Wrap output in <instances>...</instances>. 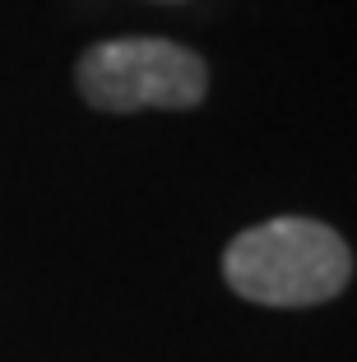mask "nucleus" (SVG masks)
<instances>
[{"label": "nucleus", "instance_id": "f03ea898", "mask_svg": "<svg viewBox=\"0 0 357 362\" xmlns=\"http://www.w3.org/2000/svg\"><path fill=\"white\" fill-rule=\"evenodd\" d=\"M79 93L98 112H186L204 98L209 70L190 47L163 37H116L79 56Z\"/></svg>", "mask_w": 357, "mask_h": 362}, {"label": "nucleus", "instance_id": "f257e3e1", "mask_svg": "<svg viewBox=\"0 0 357 362\" xmlns=\"http://www.w3.org/2000/svg\"><path fill=\"white\" fill-rule=\"evenodd\" d=\"M232 293L264 307H315L348 288L353 256L334 228L315 218H269L246 228L223 256Z\"/></svg>", "mask_w": 357, "mask_h": 362}]
</instances>
